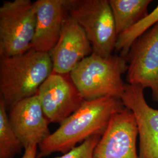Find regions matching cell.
<instances>
[{"label": "cell", "instance_id": "2e32d148", "mask_svg": "<svg viewBox=\"0 0 158 158\" xmlns=\"http://www.w3.org/2000/svg\"><path fill=\"white\" fill-rule=\"evenodd\" d=\"M101 136L98 135L91 136L78 147L56 158H94V150Z\"/></svg>", "mask_w": 158, "mask_h": 158}, {"label": "cell", "instance_id": "7c38bea8", "mask_svg": "<svg viewBox=\"0 0 158 158\" xmlns=\"http://www.w3.org/2000/svg\"><path fill=\"white\" fill-rule=\"evenodd\" d=\"M121 100L135 118L139 139L158 132V110L148 105L142 88L127 83Z\"/></svg>", "mask_w": 158, "mask_h": 158}, {"label": "cell", "instance_id": "5b68a950", "mask_svg": "<svg viewBox=\"0 0 158 158\" xmlns=\"http://www.w3.org/2000/svg\"><path fill=\"white\" fill-rule=\"evenodd\" d=\"M36 23L35 2L6 1L0 7V56L21 55L32 49Z\"/></svg>", "mask_w": 158, "mask_h": 158}, {"label": "cell", "instance_id": "8992f818", "mask_svg": "<svg viewBox=\"0 0 158 158\" xmlns=\"http://www.w3.org/2000/svg\"><path fill=\"white\" fill-rule=\"evenodd\" d=\"M125 59L128 84L150 89L158 103V23L136 40Z\"/></svg>", "mask_w": 158, "mask_h": 158}, {"label": "cell", "instance_id": "5bb4252c", "mask_svg": "<svg viewBox=\"0 0 158 158\" xmlns=\"http://www.w3.org/2000/svg\"><path fill=\"white\" fill-rule=\"evenodd\" d=\"M158 23V4L152 11L118 36L115 51L119 52L121 56L127 55L133 43L142 35Z\"/></svg>", "mask_w": 158, "mask_h": 158}, {"label": "cell", "instance_id": "ac0fdd59", "mask_svg": "<svg viewBox=\"0 0 158 158\" xmlns=\"http://www.w3.org/2000/svg\"><path fill=\"white\" fill-rule=\"evenodd\" d=\"M38 145H32L25 149V152L22 158H36Z\"/></svg>", "mask_w": 158, "mask_h": 158}, {"label": "cell", "instance_id": "277c9868", "mask_svg": "<svg viewBox=\"0 0 158 158\" xmlns=\"http://www.w3.org/2000/svg\"><path fill=\"white\" fill-rule=\"evenodd\" d=\"M68 15L83 29L93 53L104 57L113 55L118 38L108 0H65Z\"/></svg>", "mask_w": 158, "mask_h": 158}, {"label": "cell", "instance_id": "9c48e42d", "mask_svg": "<svg viewBox=\"0 0 158 158\" xmlns=\"http://www.w3.org/2000/svg\"><path fill=\"white\" fill-rule=\"evenodd\" d=\"M10 124L23 147L40 145L51 134L37 94L22 100L11 107Z\"/></svg>", "mask_w": 158, "mask_h": 158}, {"label": "cell", "instance_id": "30bf717a", "mask_svg": "<svg viewBox=\"0 0 158 158\" xmlns=\"http://www.w3.org/2000/svg\"><path fill=\"white\" fill-rule=\"evenodd\" d=\"M93 53L90 42L84 31L68 14L60 38L49 53L53 72L70 73L79 63Z\"/></svg>", "mask_w": 158, "mask_h": 158}, {"label": "cell", "instance_id": "e0dca14e", "mask_svg": "<svg viewBox=\"0 0 158 158\" xmlns=\"http://www.w3.org/2000/svg\"><path fill=\"white\" fill-rule=\"evenodd\" d=\"M139 140V158H158V132Z\"/></svg>", "mask_w": 158, "mask_h": 158}, {"label": "cell", "instance_id": "9a60e30c", "mask_svg": "<svg viewBox=\"0 0 158 158\" xmlns=\"http://www.w3.org/2000/svg\"><path fill=\"white\" fill-rule=\"evenodd\" d=\"M21 142L10 124L4 101L0 99V158H14L21 152Z\"/></svg>", "mask_w": 158, "mask_h": 158}, {"label": "cell", "instance_id": "8fae6325", "mask_svg": "<svg viewBox=\"0 0 158 158\" xmlns=\"http://www.w3.org/2000/svg\"><path fill=\"white\" fill-rule=\"evenodd\" d=\"M32 49L49 53L56 45L68 15L65 0H38Z\"/></svg>", "mask_w": 158, "mask_h": 158}, {"label": "cell", "instance_id": "7a4b0ae2", "mask_svg": "<svg viewBox=\"0 0 158 158\" xmlns=\"http://www.w3.org/2000/svg\"><path fill=\"white\" fill-rule=\"evenodd\" d=\"M53 72L49 53L31 49L17 56L1 57L0 95L6 107L36 94Z\"/></svg>", "mask_w": 158, "mask_h": 158}, {"label": "cell", "instance_id": "6da1fadb", "mask_svg": "<svg viewBox=\"0 0 158 158\" xmlns=\"http://www.w3.org/2000/svg\"><path fill=\"white\" fill-rule=\"evenodd\" d=\"M125 107L121 99L104 97L85 100L58 129L40 143L38 158L55 152H68L76 143L94 135L102 136L111 117Z\"/></svg>", "mask_w": 158, "mask_h": 158}, {"label": "cell", "instance_id": "4fadbf2b", "mask_svg": "<svg viewBox=\"0 0 158 158\" xmlns=\"http://www.w3.org/2000/svg\"><path fill=\"white\" fill-rule=\"evenodd\" d=\"M118 35L145 17L151 0H109Z\"/></svg>", "mask_w": 158, "mask_h": 158}, {"label": "cell", "instance_id": "ba28073f", "mask_svg": "<svg viewBox=\"0 0 158 158\" xmlns=\"http://www.w3.org/2000/svg\"><path fill=\"white\" fill-rule=\"evenodd\" d=\"M139 136L135 118L125 107L110 119L94 152V158H139L136 141Z\"/></svg>", "mask_w": 158, "mask_h": 158}, {"label": "cell", "instance_id": "3957f363", "mask_svg": "<svg viewBox=\"0 0 158 158\" xmlns=\"http://www.w3.org/2000/svg\"><path fill=\"white\" fill-rule=\"evenodd\" d=\"M127 70L128 63L124 57L111 55L104 57L93 53L70 74L85 100L104 97L121 99L127 85L123 76Z\"/></svg>", "mask_w": 158, "mask_h": 158}, {"label": "cell", "instance_id": "52a82bcc", "mask_svg": "<svg viewBox=\"0 0 158 158\" xmlns=\"http://www.w3.org/2000/svg\"><path fill=\"white\" fill-rule=\"evenodd\" d=\"M36 94L46 118L49 123L59 124L85 102L70 73L52 72L40 86Z\"/></svg>", "mask_w": 158, "mask_h": 158}]
</instances>
